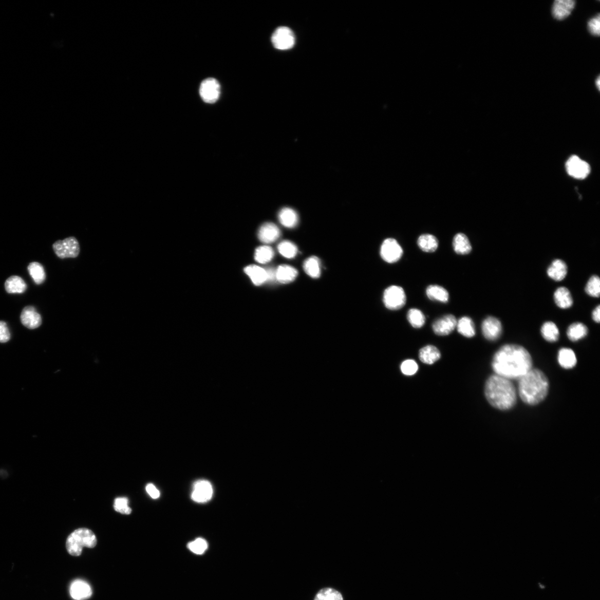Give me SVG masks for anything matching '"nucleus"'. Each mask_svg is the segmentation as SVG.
<instances>
[{
	"instance_id": "nucleus-41",
	"label": "nucleus",
	"mask_w": 600,
	"mask_h": 600,
	"mask_svg": "<svg viewBox=\"0 0 600 600\" xmlns=\"http://www.w3.org/2000/svg\"><path fill=\"white\" fill-rule=\"evenodd\" d=\"M419 366L414 360H407L401 365V370L406 376H412L418 371Z\"/></svg>"
},
{
	"instance_id": "nucleus-7",
	"label": "nucleus",
	"mask_w": 600,
	"mask_h": 600,
	"mask_svg": "<svg viewBox=\"0 0 600 600\" xmlns=\"http://www.w3.org/2000/svg\"><path fill=\"white\" fill-rule=\"evenodd\" d=\"M272 43L276 49L281 50H288L294 46L295 39L294 33L287 27H279L271 38Z\"/></svg>"
},
{
	"instance_id": "nucleus-39",
	"label": "nucleus",
	"mask_w": 600,
	"mask_h": 600,
	"mask_svg": "<svg viewBox=\"0 0 600 600\" xmlns=\"http://www.w3.org/2000/svg\"><path fill=\"white\" fill-rule=\"evenodd\" d=\"M208 545L205 540L202 538H197L194 541L188 544V548L191 551L197 555H201L208 549Z\"/></svg>"
},
{
	"instance_id": "nucleus-44",
	"label": "nucleus",
	"mask_w": 600,
	"mask_h": 600,
	"mask_svg": "<svg viewBox=\"0 0 600 600\" xmlns=\"http://www.w3.org/2000/svg\"><path fill=\"white\" fill-rule=\"evenodd\" d=\"M148 494L154 499H158L160 493L159 491L152 483H149L146 487Z\"/></svg>"
},
{
	"instance_id": "nucleus-47",
	"label": "nucleus",
	"mask_w": 600,
	"mask_h": 600,
	"mask_svg": "<svg viewBox=\"0 0 600 600\" xmlns=\"http://www.w3.org/2000/svg\"><path fill=\"white\" fill-rule=\"evenodd\" d=\"M599 81H600L599 77H598L597 78V79L596 80V86H597V88H598V90H599V85H600V84H599Z\"/></svg>"
},
{
	"instance_id": "nucleus-18",
	"label": "nucleus",
	"mask_w": 600,
	"mask_h": 600,
	"mask_svg": "<svg viewBox=\"0 0 600 600\" xmlns=\"http://www.w3.org/2000/svg\"><path fill=\"white\" fill-rule=\"evenodd\" d=\"M278 220L284 227L294 228L297 226L298 216L294 210L290 208H284L279 211L278 215Z\"/></svg>"
},
{
	"instance_id": "nucleus-37",
	"label": "nucleus",
	"mask_w": 600,
	"mask_h": 600,
	"mask_svg": "<svg viewBox=\"0 0 600 600\" xmlns=\"http://www.w3.org/2000/svg\"><path fill=\"white\" fill-rule=\"evenodd\" d=\"M314 600H344L340 593L332 588H325L320 590Z\"/></svg>"
},
{
	"instance_id": "nucleus-9",
	"label": "nucleus",
	"mask_w": 600,
	"mask_h": 600,
	"mask_svg": "<svg viewBox=\"0 0 600 600\" xmlns=\"http://www.w3.org/2000/svg\"><path fill=\"white\" fill-rule=\"evenodd\" d=\"M566 168L570 176L577 179H585L591 172L589 163L576 155L570 157L566 163Z\"/></svg>"
},
{
	"instance_id": "nucleus-29",
	"label": "nucleus",
	"mask_w": 600,
	"mask_h": 600,
	"mask_svg": "<svg viewBox=\"0 0 600 600\" xmlns=\"http://www.w3.org/2000/svg\"><path fill=\"white\" fill-rule=\"evenodd\" d=\"M456 327L463 336L472 338L475 335V327L471 318L467 316L461 317L457 323Z\"/></svg>"
},
{
	"instance_id": "nucleus-10",
	"label": "nucleus",
	"mask_w": 600,
	"mask_h": 600,
	"mask_svg": "<svg viewBox=\"0 0 600 600\" xmlns=\"http://www.w3.org/2000/svg\"><path fill=\"white\" fill-rule=\"evenodd\" d=\"M220 92V85L215 79L208 78L202 82L200 95L203 101L207 103H215L219 99Z\"/></svg>"
},
{
	"instance_id": "nucleus-19",
	"label": "nucleus",
	"mask_w": 600,
	"mask_h": 600,
	"mask_svg": "<svg viewBox=\"0 0 600 600\" xmlns=\"http://www.w3.org/2000/svg\"><path fill=\"white\" fill-rule=\"evenodd\" d=\"M419 359L421 362L432 365L441 358V353L437 347L433 345H427L420 350Z\"/></svg>"
},
{
	"instance_id": "nucleus-26",
	"label": "nucleus",
	"mask_w": 600,
	"mask_h": 600,
	"mask_svg": "<svg viewBox=\"0 0 600 600\" xmlns=\"http://www.w3.org/2000/svg\"><path fill=\"white\" fill-rule=\"evenodd\" d=\"M558 361L559 364L566 369H572L577 363L575 352L568 348H563L559 351Z\"/></svg>"
},
{
	"instance_id": "nucleus-17",
	"label": "nucleus",
	"mask_w": 600,
	"mask_h": 600,
	"mask_svg": "<svg viewBox=\"0 0 600 600\" xmlns=\"http://www.w3.org/2000/svg\"><path fill=\"white\" fill-rule=\"evenodd\" d=\"M70 595L75 600H84L90 597L92 594L89 585L82 580L74 582L70 586Z\"/></svg>"
},
{
	"instance_id": "nucleus-25",
	"label": "nucleus",
	"mask_w": 600,
	"mask_h": 600,
	"mask_svg": "<svg viewBox=\"0 0 600 600\" xmlns=\"http://www.w3.org/2000/svg\"><path fill=\"white\" fill-rule=\"evenodd\" d=\"M426 295L428 298L433 301H437L443 303H446L448 302L449 294L448 291L439 285H432L428 286L426 289Z\"/></svg>"
},
{
	"instance_id": "nucleus-11",
	"label": "nucleus",
	"mask_w": 600,
	"mask_h": 600,
	"mask_svg": "<svg viewBox=\"0 0 600 600\" xmlns=\"http://www.w3.org/2000/svg\"><path fill=\"white\" fill-rule=\"evenodd\" d=\"M213 495V486L209 481L201 480L194 483L192 499L195 502H207L212 498Z\"/></svg>"
},
{
	"instance_id": "nucleus-23",
	"label": "nucleus",
	"mask_w": 600,
	"mask_h": 600,
	"mask_svg": "<svg viewBox=\"0 0 600 600\" xmlns=\"http://www.w3.org/2000/svg\"><path fill=\"white\" fill-rule=\"evenodd\" d=\"M246 273L251 278L252 283L259 286L267 281V272L266 270L256 265H250L245 269Z\"/></svg>"
},
{
	"instance_id": "nucleus-20",
	"label": "nucleus",
	"mask_w": 600,
	"mask_h": 600,
	"mask_svg": "<svg viewBox=\"0 0 600 600\" xmlns=\"http://www.w3.org/2000/svg\"><path fill=\"white\" fill-rule=\"evenodd\" d=\"M567 264L559 259L552 262L548 270L549 276L557 282L563 280L567 276Z\"/></svg>"
},
{
	"instance_id": "nucleus-22",
	"label": "nucleus",
	"mask_w": 600,
	"mask_h": 600,
	"mask_svg": "<svg viewBox=\"0 0 600 600\" xmlns=\"http://www.w3.org/2000/svg\"><path fill=\"white\" fill-rule=\"evenodd\" d=\"M453 247L456 254L467 255L472 250L468 237L462 233L456 234L453 239Z\"/></svg>"
},
{
	"instance_id": "nucleus-24",
	"label": "nucleus",
	"mask_w": 600,
	"mask_h": 600,
	"mask_svg": "<svg viewBox=\"0 0 600 600\" xmlns=\"http://www.w3.org/2000/svg\"><path fill=\"white\" fill-rule=\"evenodd\" d=\"M5 287L9 294H22L26 290L27 285L22 277L12 276L7 279Z\"/></svg>"
},
{
	"instance_id": "nucleus-3",
	"label": "nucleus",
	"mask_w": 600,
	"mask_h": 600,
	"mask_svg": "<svg viewBox=\"0 0 600 600\" xmlns=\"http://www.w3.org/2000/svg\"><path fill=\"white\" fill-rule=\"evenodd\" d=\"M519 380V393L524 403L535 405L547 397L549 380L541 370L531 369Z\"/></svg>"
},
{
	"instance_id": "nucleus-8",
	"label": "nucleus",
	"mask_w": 600,
	"mask_h": 600,
	"mask_svg": "<svg viewBox=\"0 0 600 600\" xmlns=\"http://www.w3.org/2000/svg\"><path fill=\"white\" fill-rule=\"evenodd\" d=\"M380 255L385 262L392 264L400 260L403 250L394 238H387L381 245Z\"/></svg>"
},
{
	"instance_id": "nucleus-28",
	"label": "nucleus",
	"mask_w": 600,
	"mask_h": 600,
	"mask_svg": "<svg viewBox=\"0 0 600 600\" xmlns=\"http://www.w3.org/2000/svg\"><path fill=\"white\" fill-rule=\"evenodd\" d=\"M418 244L421 250L429 253L435 252L439 247L437 238L431 234L421 235L418 240Z\"/></svg>"
},
{
	"instance_id": "nucleus-4",
	"label": "nucleus",
	"mask_w": 600,
	"mask_h": 600,
	"mask_svg": "<svg viewBox=\"0 0 600 600\" xmlns=\"http://www.w3.org/2000/svg\"><path fill=\"white\" fill-rule=\"evenodd\" d=\"M97 544V537L91 530L79 529L68 537L66 549L70 555L78 556L81 554L84 547L93 548Z\"/></svg>"
},
{
	"instance_id": "nucleus-34",
	"label": "nucleus",
	"mask_w": 600,
	"mask_h": 600,
	"mask_svg": "<svg viewBox=\"0 0 600 600\" xmlns=\"http://www.w3.org/2000/svg\"><path fill=\"white\" fill-rule=\"evenodd\" d=\"M407 318L409 323L415 329H420L425 323V316L424 313L417 309H411L408 310Z\"/></svg>"
},
{
	"instance_id": "nucleus-14",
	"label": "nucleus",
	"mask_w": 600,
	"mask_h": 600,
	"mask_svg": "<svg viewBox=\"0 0 600 600\" xmlns=\"http://www.w3.org/2000/svg\"><path fill=\"white\" fill-rule=\"evenodd\" d=\"M20 319L23 325L29 329L38 328L42 324V316L36 309L31 306L25 307L21 313Z\"/></svg>"
},
{
	"instance_id": "nucleus-38",
	"label": "nucleus",
	"mask_w": 600,
	"mask_h": 600,
	"mask_svg": "<svg viewBox=\"0 0 600 600\" xmlns=\"http://www.w3.org/2000/svg\"><path fill=\"white\" fill-rule=\"evenodd\" d=\"M586 293L592 297H598L600 293V279L597 276H593L590 279L585 289Z\"/></svg>"
},
{
	"instance_id": "nucleus-2",
	"label": "nucleus",
	"mask_w": 600,
	"mask_h": 600,
	"mask_svg": "<svg viewBox=\"0 0 600 600\" xmlns=\"http://www.w3.org/2000/svg\"><path fill=\"white\" fill-rule=\"evenodd\" d=\"M485 397L491 405L501 410H507L516 404V391L511 380L494 374L486 381Z\"/></svg>"
},
{
	"instance_id": "nucleus-32",
	"label": "nucleus",
	"mask_w": 600,
	"mask_h": 600,
	"mask_svg": "<svg viewBox=\"0 0 600 600\" xmlns=\"http://www.w3.org/2000/svg\"><path fill=\"white\" fill-rule=\"evenodd\" d=\"M541 331L543 338L550 343L557 342L560 337L558 327L552 322L545 323L541 327Z\"/></svg>"
},
{
	"instance_id": "nucleus-30",
	"label": "nucleus",
	"mask_w": 600,
	"mask_h": 600,
	"mask_svg": "<svg viewBox=\"0 0 600 600\" xmlns=\"http://www.w3.org/2000/svg\"><path fill=\"white\" fill-rule=\"evenodd\" d=\"M320 260L316 256H312L307 259L304 263L303 268L306 273L313 278H317L321 275Z\"/></svg>"
},
{
	"instance_id": "nucleus-36",
	"label": "nucleus",
	"mask_w": 600,
	"mask_h": 600,
	"mask_svg": "<svg viewBox=\"0 0 600 600\" xmlns=\"http://www.w3.org/2000/svg\"><path fill=\"white\" fill-rule=\"evenodd\" d=\"M278 251L282 256L288 258H294L297 254L296 245L289 241H284L279 243Z\"/></svg>"
},
{
	"instance_id": "nucleus-27",
	"label": "nucleus",
	"mask_w": 600,
	"mask_h": 600,
	"mask_svg": "<svg viewBox=\"0 0 600 600\" xmlns=\"http://www.w3.org/2000/svg\"><path fill=\"white\" fill-rule=\"evenodd\" d=\"M554 299L556 305L561 309H568L573 304V299L570 291L564 287L556 290L554 294Z\"/></svg>"
},
{
	"instance_id": "nucleus-43",
	"label": "nucleus",
	"mask_w": 600,
	"mask_h": 600,
	"mask_svg": "<svg viewBox=\"0 0 600 600\" xmlns=\"http://www.w3.org/2000/svg\"><path fill=\"white\" fill-rule=\"evenodd\" d=\"M10 339V332L8 325L5 322L0 321V343H7Z\"/></svg>"
},
{
	"instance_id": "nucleus-5",
	"label": "nucleus",
	"mask_w": 600,
	"mask_h": 600,
	"mask_svg": "<svg viewBox=\"0 0 600 600\" xmlns=\"http://www.w3.org/2000/svg\"><path fill=\"white\" fill-rule=\"evenodd\" d=\"M383 301L386 308L390 310H399L405 305L406 296L400 286L392 285L384 291Z\"/></svg>"
},
{
	"instance_id": "nucleus-40",
	"label": "nucleus",
	"mask_w": 600,
	"mask_h": 600,
	"mask_svg": "<svg viewBox=\"0 0 600 600\" xmlns=\"http://www.w3.org/2000/svg\"><path fill=\"white\" fill-rule=\"evenodd\" d=\"M128 500L126 497H119L114 501V508L117 512L125 515L130 514L132 510L128 506Z\"/></svg>"
},
{
	"instance_id": "nucleus-6",
	"label": "nucleus",
	"mask_w": 600,
	"mask_h": 600,
	"mask_svg": "<svg viewBox=\"0 0 600 600\" xmlns=\"http://www.w3.org/2000/svg\"><path fill=\"white\" fill-rule=\"evenodd\" d=\"M54 253L60 258H75L80 254V245L76 238L70 237L53 244Z\"/></svg>"
},
{
	"instance_id": "nucleus-42",
	"label": "nucleus",
	"mask_w": 600,
	"mask_h": 600,
	"mask_svg": "<svg viewBox=\"0 0 600 600\" xmlns=\"http://www.w3.org/2000/svg\"><path fill=\"white\" fill-rule=\"evenodd\" d=\"M599 14L591 18L588 24V28L592 35L598 36L600 32Z\"/></svg>"
},
{
	"instance_id": "nucleus-12",
	"label": "nucleus",
	"mask_w": 600,
	"mask_h": 600,
	"mask_svg": "<svg viewBox=\"0 0 600 600\" xmlns=\"http://www.w3.org/2000/svg\"><path fill=\"white\" fill-rule=\"evenodd\" d=\"M458 320L453 315H446L436 320L433 324V329L436 335L447 336L455 329Z\"/></svg>"
},
{
	"instance_id": "nucleus-21",
	"label": "nucleus",
	"mask_w": 600,
	"mask_h": 600,
	"mask_svg": "<svg viewBox=\"0 0 600 600\" xmlns=\"http://www.w3.org/2000/svg\"><path fill=\"white\" fill-rule=\"evenodd\" d=\"M297 275L298 272L294 268L289 265H281L276 270V280L282 284H289L294 282Z\"/></svg>"
},
{
	"instance_id": "nucleus-33",
	"label": "nucleus",
	"mask_w": 600,
	"mask_h": 600,
	"mask_svg": "<svg viewBox=\"0 0 600 600\" xmlns=\"http://www.w3.org/2000/svg\"><path fill=\"white\" fill-rule=\"evenodd\" d=\"M27 269L34 282L36 284L40 285L45 282L46 274L42 264L38 262H33L30 264Z\"/></svg>"
},
{
	"instance_id": "nucleus-46",
	"label": "nucleus",
	"mask_w": 600,
	"mask_h": 600,
	"mask_svg": "<svg viewBox=\"0 0 600 600\" xmlns=\"http://www.w3.org/2000/svg\"><path fill=\"white\" fill-rule=\"evenodd\" d=\"M592 318L596 323H599L600 321V306H597L595 309L592 312Z\"/></svg>"
},
{
	"instance_id": "nucleus-45",
	"label": "nucleus",
	"mask_w": 600,
	"mask_h": 600,
	"mask_svg": "<svg viewBox=\"0 0 600 600\" xmlns=\"http://www.w3.org/2000/svg\"><path fill=\"white\" fill-rule=\"evenodd\" d=\"M266 271H267V281H274L275 279H276V270L271 268L266 270Z\"/></svg>"
},
{
	"instance_id": "nucleus-1",
	"label": "nucleus",
	"mask_w": 600,
	"mask_h": 600,
	"mask_svg": "<svg viewBox=\"0 0 600 600\" xmlns=\"http://www.w3.org/2000/svg\"><path fill=\"white\" fill-rule=\"evenodd\" d=\"M533 361L527 350L520 345L502 346L495 354L492 366L496 374L511 380H519L528 372Z\"/></svg>"
},
{
	"instance_id": "nucleus-16",
	"label": "nucleus",
	"mask_w": 600,
	"mask_h": 600,
	"mask_svg": "<svg viewBox=\"0 0 600 600\" xmlns=\"http://www.w3.org/2000/svg\"><path fill=\"white\" fill-rule=\"evenodd\" d=\"M575 6L574 0H556L552 6V15L559 20L567 18L574 10Z\"/></svg>"
},
{
	"instance_id": "nucleus-35",
	"label": "nucleus",
	"mask_w": 600,
	"mask_h": 600,
	"mask_svg": "<svg viewBox=\"0 0 600 600\" xmlns=\"http://www.w3.org/2000/svg\"><path fill=\"white\" fill-rule=\"evenodd\" d=\"M274 256L273 250L268 246L259 247L255 251V259L258 263L267 264L270 262Z\"/></svg>"
},
{
	"instance_id": "nucleus-31",
	"label": "nucleus",
	"mask_w": 600,
	"mask_h": 600,
	"mask_svg": "<svg viewBox=\"0 0 600 600\" xmlns=\"http://www.w3.org/2000/svg\"><path fill=\"white\" fill-rule=\"evenodd\" d=\"M588 327L584 324L576 323L571 324L568 329L567 335L572 342H577L588 335Z\"/></svg>"
},
{
	"instance_id": "nucleus-15",
	"label": "nucleus",
	"mask_w": 600,
	"mask_h": 600,
	"mask_svg": "<svg viewBox=\"0 0 600 600\" xmlns=\"http://www.w3.org/2000/svg\"><path fill=\"white\" fill-rule=\"evenodd\" d=\"M281 235V232L276 225L272 222L265 223L258 230L259 240L265 243L276 241Z\"/></svg>"
},
{
	"instance_id": "nucleus-13",
	"label": "nucleus",
	"mask_w": 600,
	"mask_h": 600,
	"mask_svg": "<svg viewBox=\"0 0 600 600\" xmlns=\"http://www.w3.org/2000/svg\"><path fill=\"white\" fill-rule=\"evenodd\" d=\"M482 331L484 337L490 341H495L500 338L502 327L499 320L490 316L484 320L482 324Z\"/></svg>"
}]
</instances>
